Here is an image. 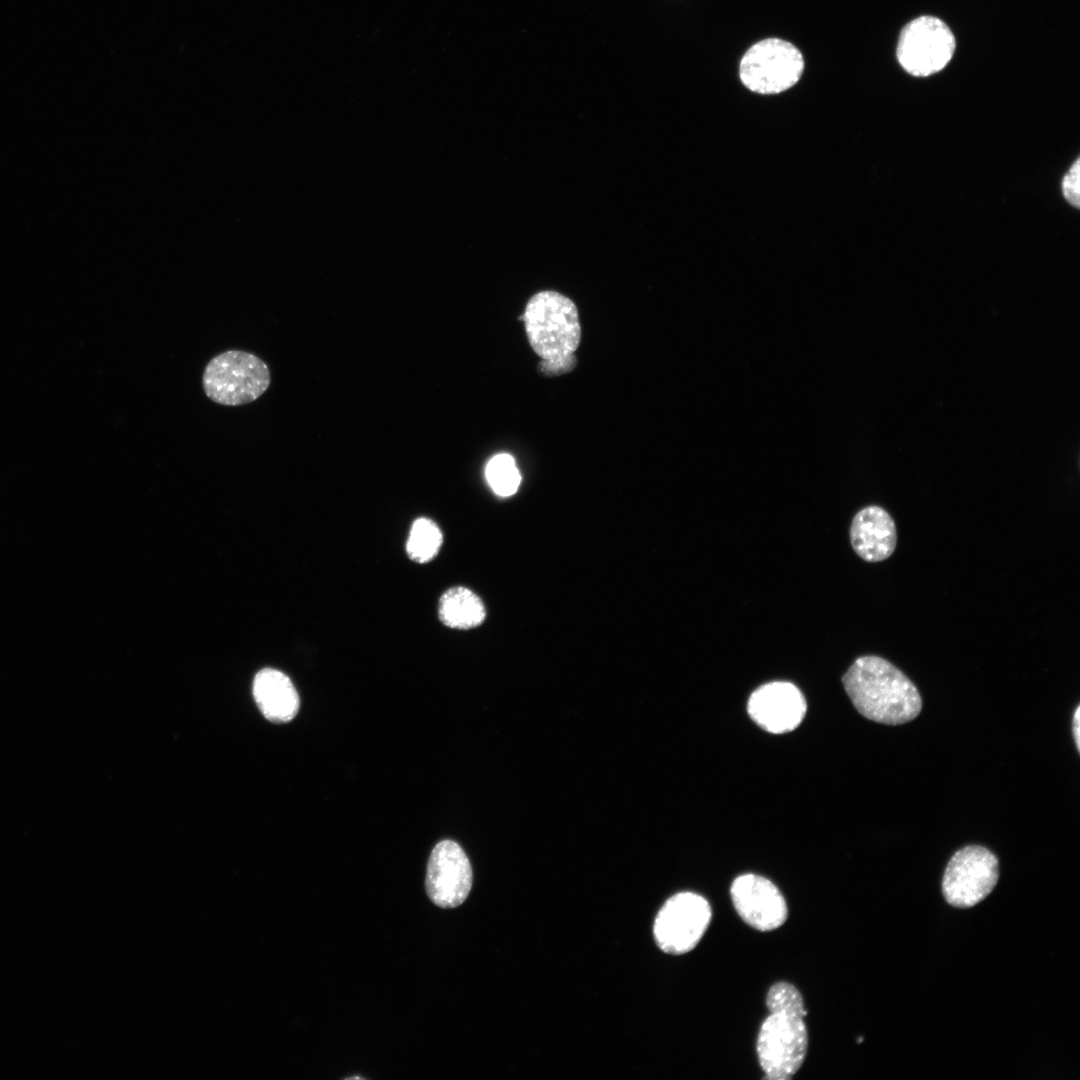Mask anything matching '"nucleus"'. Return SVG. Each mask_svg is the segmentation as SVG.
<instances>
[{
  "instance_id": "nucleus-5",
  "label": "nucleus",
  "mask_w": 1080,
  "mask_h": 1080,
  "mask_svg": "<svg viewBox=\"0 0 1080 1080\" xmlns=\"http://www.w3.org/2000/svg\"><path fill=\"white\" fill-rule=\"evenodd\" d=\"M804 1017L770 1013L763 1021L756 1041L759 1064L770 1080H789L802 1066L808 1047Z\"/></svg>"
},
{
  "instance_id": "nucleus-14",
  "label": "nucleus",
  "mask_w": 1080,
  "mask_h": 1080,
  "mask_svg": "<svg viewBox=\"0 0 1080 1080\" xmlns=\"http://www.w3.org/2000/svg\"><path fill=\"white\" fill-rule=\"evenodd\" d=\"M438 616L440 621L449 628L468 630L483 623L486 610L477 594L466 587L456 586L448 589L441 596Z\"/></svg>"
},
{
  "instance_id": "nucleus-16",
  "label": "nucleus",
  "mask_w": 1080,
  "mask_h": 1080,
  "mask_svg": "<svg viewBox=\"0 0 1080 1080\" xmlns=\"http://www.w3.org/2000/svg\"><path fill=\"white\" fill-rule=\"evenodd\" d=\"M486 478L492 490L502 497L513 495L521 482L514 459L508 454L496 455L488 462Z\"/></svg>"
},
{
  "instance_id": "nucleus-4",
  "label": "nucleus",
  "mask_w": 1080,
  "mask_h": 1080,
  "mask_svg": "<svg viewBox=\"0 0 1080 1080\" xmlns=\"http://www.w3.org/2000/svg\"><path fill=\"white\" fill-rule=\"evenodd\" d=\"M804 67L803 55L794 44L780 38H766L744 53L739 77L748 90L773 95L795 86Z\"/></svg>"
},
{
  "instance_id": "nucleus-15",
  "label": "nucleus",
  "mask_w": 1080,
  "mask_h": 1080,
  "mask_svg": "<svg viewBox=\"0 0 1080 1080\" xmlns=\"http://www.w3.org/2000/svg\"><path fill=\"white\" fill-rule=\"evenodd\" d=\"M443 542L438 525L431 519L418 518L410 529L406 543L409 558L417 563H426L434 559Z\"/></svg>"
},
{
  "instance_id": "nucleus-2",
  "label": "nucleus",
  "mask_w": 1080,
  "mask_h": 1080,
  "mask_svg": "<svg viewBox=\"0 0 1080 1080\" xmlns=\"http://www.w3.org/2000/svg\"><path fill=\"white\" fill-rule=\"evenodd\" d=\"M531 347L543 360L572 355L581 340L576 305L555 291H541L528 301L523 315Z\"/></svg>"
},
{
  "instance_id": "nucleus-11",
  "label": "nucleus",
  "mask_w": 1080,
  "mask_h": 1080,
  "mask_svg": "<svg viewBox=\"0 0 1080 1080\" xmlns=\"http://www.w3.org/2000/svg\"><path fill=\"white\" fill-rule=\"evenodd\" d=\"M806 700L792 683L774 681L757 688L750 696L747 711L764 730L781 734L794 730L806 713Z\"/></svg>"
},
{
  "instance_id": "nucleus-8",
  "label": "nucleus",
  "mask_w": 1080,
  "mask_h": 1080,
  "mask_svg": "<svg viewBox=\"0 0 1080 1080\" xmlns=\"http://www.w3.org/2000/svg\"><path fill=\"white\" fill-rule=\"evenodd\" d=\"M999 879V862L987 848L970 845L949 860L942 880L945 900L957 908H970L983 901Z\"/></svg>"
},
{
  "instance_id": "nucleus-6",
  "label": "nucleus",
  "mask_w": 1080,
  "mask_h": 1080,
  "mask_svg": "<svg viewBox=\"0 0 1080 1080\" xmlns=\"http://www.w3.org/2000/svg\"><path fill=\"white\" fill-rule=\"evenodd\" d=\"M956 48L953 32L941 19L920 16L901 30L896 56L901 67L915 77H927L941 71L952 59Z\"/></svg>"
},
{
  "instance_id": "nucleus-17",
  "label": "nucleus",
  "mask_w": 1080,
  "mask_h": 1080,
  "mask_svg": "<svg viewBox=\"0 0 1080 1080\" xmlns=\"http://www.w3.org/2000/svg\"><path fill=\"white\" fill-rule=\"evenodd\" d=\"M766 1006L770 1013L784 1012L802 1017L807 1014L799 990L793 984L784 981L777 982L769 988Z\"/></svg>"
},
{
  "instance_id": "nucleus-3",
  "label": "nucleus",
  "mask_w": 1080,
  "mask_h": 1080,
  "mask_svg": "<svg viewBox=\"0 0 1080 1080\" xmlns=\"http://www.w3.org/2000/svg\"><path fill=\"white\" fill-rule=\"evenodd\" d=\"M203 390L213 402L239 406L258 399L270 385V371L256 355L229 350L212 358L202 376Z\"/></svg>"
},
{
  "instance_id": "nucleus-7",
  "label": "nucleus",
  "mask_w": 1080,
  "mask_h": 1080,
  "mask_svg": "<svg viewBox=\"0 0 1080 1080\" xmlns=\"http://www.w3.org/2000/svg\"><path fill=\"white\" fill-rule=\"evenodd\" d=\"M711 918L712 909L706 898L694 892L677 893L664 903L655 918L656 944L668 954L690 952L705 934Z\"/></svg>"
},
{
  "instance_id": "nucleus-20",
  "label": "nucleus",
  "mask_w": 1080,
  "mask_h": 1080,
  "mask_svg": "<svg viewBox=\"0 0 1080 1080\" xmlns=\"http://www.w3.org/2000/svg\"><path fill=\"white\" fill-rule=\"evenodd\" d=\"M1072 732H1073V735H1074L1077 750L1079 751L1080 750V746H1079V744H1080V707L1079 706H1077V708L1075 710V713H1074V716H1073Z\"/></svg>"
},
{
  "instance_id": "nucleus-9",
  "label": "nucleus",
  "mask_w": 1080,
  "mask_h": 1080,
  "mask_svg": "<svg viewBox=\"0 0 1080 1080\" xmlns=\"http://www.w3.org/2000/svg\"><path fill=\"white\" fill-rule=\"evenodd\" d=\"M472 868L461 846L452 840L438 842L433 848L426 872V892L441 908L462 904L472 887Z\"/></svg>"
},
{
  "instance_id": "nucleus-13",
  "label": "nucleus",
  "mask_w": 1080,
  "mask_h": 1080,
  "mask_svg": "<svg viewBox=\"0 0 1080 1080\" xmlns=\"http://www.w3.org/2000/svg\"><path fill=\"white\" fill-rule=\"evenodd\" d=\"M252 692L263 716L273 723L289 722L298 712V693L289 677L279 670H260L254 678Z\"/></svg>"
},
{
  "instance_id": "nucleus-1",
  "label": "nucleus",
  "mask_w": 1080,
  "mask_h": 1080,
  "mask_svg": "<svg viewBox=\"0 0 1080 1080\" xmlns=\"http://www.w3.org/2000/svg\"><path fill=\"white\" fill-rule=\"evenodd\" d=\"M854 707L869 720L900 725L915 719L922 699L912 681L893 664L875 655L855 660L842 677Z\"/></svg>"
},
{
  "instance_id": "nucleus-12",
  "label": "nucleus",
  "mask_w": 1080,
  "mask_h": 1080,
  "mask_svg": "<svg viewBox=\"0 0 1080 1080\" xmlns=\"http://www.w3.org/2000/svg\"><path fill=\"white\" fill-rule=\"evenodd\" d=\"M850 540L856 554L868 562H879L894 551L897 533L890 514L879 506H868L853 518Z\"/></svg>"
},
{
  "instance_id": "nucleus-18",
  "label": "nucleus",
  "mask_w": 1080,
  "mask_h": 1080,
  "mask_svg": "<svg viewBox=\"0 0 1080 1080\" xmlns=\"http://www.w3.org/2000/svg\"><path fill=\"white\" fill-rule=\"evenodd\" d=\"M1079 158L1075 160L1062 179V193L1065 200L1073 207L1080 206V167Z\"/></svg>"
},
{
  "instance_id": "nucleus-10",
  "label": "nucleus",
  "mask_w": 1080,
  "mask_h": 1080,
  "mask_svg": "<svg viewBox=\"0 0 1080 1080\" xmlns=\"http://www.w3.org/2000/svg\"><path fill=\"white\" fill-rule=\"evenodd\" d=\"M730 896L741 919L756 930H775L782 926L788 917V907L783 894L772 881L763 876H738L731 884Z\"/></svg>"
},
{
  "instance_id": "nucleus-19",
  "label": "nucleus",
  "mask_w": 1080,
  "mask_h": 1080,
  "mask_svg": "<svg viewBox=\"0 0 1080 1080\" xmlns=\"http://www.w3.org/2000/svg\"><path fill=\"white\" fill-rule=\"evenodd\" d=\"M574 355H569L565 358L555 360H544L540 366L546 374H561L570 371L575 366Z\"/></svg>"
}]
</instances>
